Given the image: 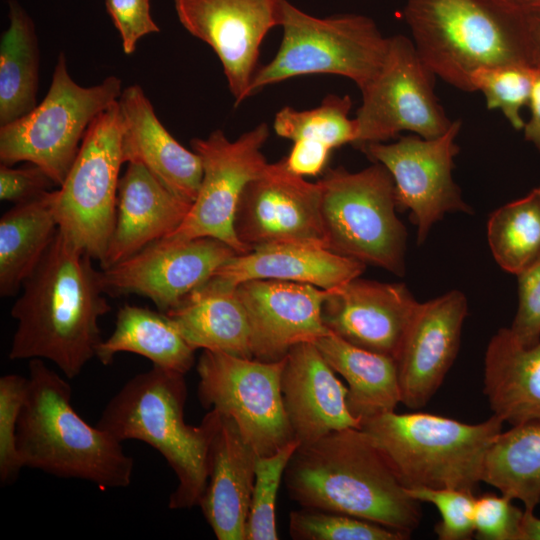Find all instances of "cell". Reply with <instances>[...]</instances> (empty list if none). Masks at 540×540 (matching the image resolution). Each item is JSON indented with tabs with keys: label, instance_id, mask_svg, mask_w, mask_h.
<instances>
[{
	"label": "cell",
	"instance_id": "1",
	"mask_svg": "<svg viewBox=\"0 0 540 540\" xmlns=\"http://www.w3.org/2000/svg\"><path fill=\"white\" fill-rule=\"evenodd\" d=\"M92 259L58 230L11 307L10 360H49L73 379L96 358L99 319L111 306Z\"/></svg>",
	"mask_w": 540,
	"mask_h": 540
},
{
	"label": "cell",
	"instance_id": "2",
	"mask_svg": "<svg viewBox=\"0 0 540 540\" xmlns=\"http://www.w3.org/2000/svg\"><path fill=\"white\" fill-rule=\"evenodd\" d=\"M284 481L302 507L350 515L408 536L421 510L388 461L362 429L346 428L300 445Z\"/></svg>",
	"mask_w": 540,
	"mask_h": 540
},
{
	"label": "cell",
	"instance_id": "3",
	"mask_svg": "<svg viewBox=\"0 0 540 540\" xmlns=\"http://www.w3.org/2000/svg\"><path fill=\"white\" fill-rule=\"evenodd\" d=\"M28 368L17 426L23 468L88 481L100 489L128 487L134 459L124 452L122 442L76 412L66 377L42 359L29 360Z\"/></svg>",
	"mask_w": 540,
	"mask_h": 540
},
{
	"label": "cell",
	"instance_id": "4",
	"mask_svg": "<svg viewBox=\"0 0 540 540\" xmlns=\"http://www.w3.org/2000/svg\"><path fill=\"white\" fill-rule=\"evenodd\" d=\"M184 375L157 366L135 375L108 401L96 423L120 442L142 441L162 455L178 480L170 509L198 505L207 483L210 443L221 418L211 409L200 425L185 422Z\"/></svg>",
	"mask_w": 540,
	"mask_h": 540
},
{
	"label": "cell",
	"instance_id": "5",
	"mask_svg": "<svg viewBox=\"0 0 540 540\" xmlns=\"http://www.w3.org/2000/svg\"><path fill=\"white\" fill-rule=\"evenodd\" d=\"M403 16L422 61L461 91L474 92L479 69L530 66L517 8L493 0H407Z\"/></svg>",
	"mask_w": 540,
	"mask_h": 540
},
{
	"label": "cell",
	"instance_id": "6",
	"mask_svg": "<svg viewBox=\"0 0 540 540\" xmlns=\"http://www.w3.org/2000/svg\"><path fill=\"white\" fill-rule=\"evenodd\" d=\"M492 415L475 424L425 412L389 411L361 422L405 488L473 492L482 482L486 454L502 432Z\"/></svg>",
	"mask_w": 540,
	"mask_h": 540
},
{
	"label": "cell",
	"instance_id": "7",
	"mask_svg": "<svg viewBox=\"0 0 540 540\" xmlns=\"http://www.w3.org/2000/svg\"><path fill=\"white\" fill-rule=\"evenodd\" d=\"M280 27V47L269 63L257 69L250 96L266 86L310 74L342 76L361 90L378 73L388 52L390 36L362 14L316 17L284 0Z\"/></svg>",
	"mask_w": 540,
	"mask_h": 540
},
{
	"label": "cell",
	"instance_id": "8",
	"mask_svg": "<svg viewBox=\"0 0 540 540\" xmlns=\"http://www.w3.org/2000/svg\"><path fill=\"white\" fill-rule=\"evenodd\" d=\"M319 182L328 249L402 276L407 231L396 215L389 171L378 162L357 172L339 166Z\"/></svg>",
	"mask_w": 540,
	"mask_h": 540
},
{
	"label": "cell",
	"instance_id": "9",
	"mask_svg": "<svg viewBox=\"0 0 540 540\" xmlns=\"http://www.w3.org/2000/svg\"><path fill=\"white\" fill-rule=\"evenodd\" d=\"M121 92V80L113 75L93 86L79 85L60 52L45 98L23 117L0 126L1 163L35 164L60 187L91 122L116 102Z\"/></svg>",
	"mask_w": 540,
	"mask_h": 540
},
{
	"label": "cell",
	"instance_id": "10",
	"mask_svg": "<svg viewBox=\"0 0 540 540\" xmlns=\"http://www.w3.org/2000/svg\"><path fill=\"white\" fill-rule=\"evenodd\" d=\"M121 135L117 100L91 122L63 184L54 190L58 230L99 261L115 223L119 172L124 164Z\"/></svg>",
	"mask_w": 540,
	"mask_h": 540
},
{
	"label": "cell",
	"instance_id": "11",
	"mask_svg": "<svg viewBox=\"0 0 540 540\" xmlns=\"http://www.w3.org/2000/svg\"><path fill=\"white\" fill-rule=\"evenodd\" d=\"M284 364L285 357L269 362L212 350L198 360L201 404L231 418L258 457L295 439L281 391Z\"/></svg>",
	"mask_w": 540,
	"mask_h": 540
},
{
	"label": "cell",
	"instance_id": "12",
	"mask_svg": "<svg viewBox=\"0 0 540 540\" xmlns=\"http://www.w3.org/2000/svg\"><path fill=\"white\" fill-rule=\"evenodd\" d=\"M434 73L417 53L411 38L389 37L384 63L362 88V103L354 117L357 148L387 142L401 132L435 138L452 124L435 94Z\"/></svg>",
	"mask_w": 540,
	"mask_h": 540
},
{
	"label": "cell",
	"instance_id": "13",
	"mask_svg": "<svg viewBox=\"0 0 540 540\" xmlns=\"http://www.w3.org/2000/svg\"><path fill=\"white\" fill-rule=\"evenodd\" d=\"M269 135L268 125L260 123L235 140L220 129L207 138H193L191 149L202 163L201 185L183 222L163 239L178 242L212 237L238 254L250 252L235 233L234 218L245 187L268 165L262 148Z\"/></svg>",
	"mask_w": 540,
	"mask_h": 540
},
{
	"label": "cell",
	"instance_id": "14",
	"mask_svg": "<svg viewBox=\"0 0 540 540\" xmlns=\"http://www.w3.org/2000/svg\"><path fill=\"white\" fill-rule=\"evenodd\" d=\"M461 127L458 119L435 138L413 134L400 136L391 143L359 147L370 160L382 164L391 174L397 207L410 210L412 222L417 226L418 244L425 241L431 227L446 213L472 212L452 177L454 158L460 150L456 139Z\"/></svg>",
	"mask_w": 540,
	"mask_h": 540
},
{
	"label": "cell",
	"instance_id": "15",
	"mask_svg": "<svg viewBox=\"0 0 540 540\" xmlns=\"http://www.w3.org/2000/svg\"><path fill=\"white\" fill-rule=\"evenodd\" d=\"M235 233L249 250L276 245L327 247L322 187L268 163L245 187L235 213Z\"/></svg>",
	"mask_w": 540,
	"mask_h": 540
},
{
	"label": "cell",
	"instance_id": "16",
	"mask_svg": "<svg viewBox=\"0 0 540 540\" xmlns=\"http://www.w3.org/2000/svg\"><path fill=\"white\" fill-rule=\"evenodd\" d=\"M236 254L228 244L212 237L178 242L161 239L102 269L101 284L110 296L146 297L166 313Z\"/></svg>",
	"mask_w": 540,
	"mask_h": 540
},
{
	"label": "cell",
	"instance_id": "17",
	"mask_svg": "<svg viewBox=\"0 0 540 540\" xmlns=\"http://www.w3.org/2000/svg\"><path fill=\"white\" fill-rule=\"evenodd\" d=\"M284 0H174L179 22L219 58L234 105L250 97L260 46L281 26Z\"/></svg>",
	"mask_w": 540,
	"mask_h": 540
},
{
	"label": "cell",
	"instance_id": "18",
	"mask_svg": "<svg viewBox=\"0 0 540 540\" xmlns=\"http://www.w3.org/2000/svg\"><path fill=\"white\" fill-rule=\"evenodd\" d=\"M467 316L465 295L452 290L418 304L396 357L401 403L424 407L454 363Z\"/></svg>",
	"mask_w": 540,
	"mask_h": 540
},
{
	"label": "cell",
	"instance_id": "19",
	"mask_svg": "<svg viewBox=\"0 0 540 540\" xmlns=\"http://www.w3.org/2000/svg\"><path fill=\"white\" fill-rule=\"evenodd\" d=\"M419 302L403 283L353 278L328 290L326 328L345 341L396 359Z\"/></svg>",
	"mask_w": 540,
	"mask_h": 540
},
{
	"label": "cell",
	"instance_id": "20",
	"mask_svg": "<svg viewBox=\"0 0 540 540\" xmlns=\"http://www.w3.org/2000/svg\"><path fill=\"white\" fill-rule=\"evenodd\" d=\"M251 328L253 358L278 361L301 342L330 333L322 319L328 290L310 284L249 280L236 286Z\"/></svg>",
	"mask_w": 540,
	"mask_h": 540
},
{
	"label": "cell",
	"instance_id": "21",
	"mask_svg": "<svg viewBox=\"0 0 540 540\" xmlns=\"http://www.w3.org/2000/svg\"><path fill=\"white\" fill-rule=\"evenodd\" d=\"M335 373L314 342L296 344L285 356L283 404L300 445L311 444L334 431L361 428L347 406L348 388Z\"/></svg>",
	"mask_w": 540,
	"mask_h": 540
},
{
	"label": "cell",
	"instance_id": "22",
	"mask_svg": "<svg viewBox=\"0 0 540 540\" xmlns=\"http://www.w3.org/2000/svg\"><path fill=\"white\" fill-rule=\"evenodd\" d=\"M118 104L123 162L144 165L167 189L192 204L203 175L198 154L168 132L138 84L122 90Z\"/></svg>",
	"mask_w": 540,
	"mask_h": 540
},
{
	"label": "cell",
	"instance_id": "23",
	"mask_svg": "<svg viewBox=\"0 0 540 540\" xmlns=\"http://www.w3.org/2000/svg\"><path fill=\"white\" fill-rule=\"evenodd\" d=\"M127 164L118 183L115 223L101 269L168 236L180 226L192 205L167 189L144 165Z\"/></svg>",
	"mask_w": 540,
	"mask_h": 540
},
{
	"label": "cell",
	"instance_id": "24",
	"mask_svg": "<svg viewBox=\"0 0 540 540\" xmlns=\"http://www.w3.org/2000/svg\"><path fill=\"white\" fill-rule=\"evenodd\" d=\"M257 458L235 422L221 414L209 447L207 483L198 503L218 540H245Z\"/></svg>",
	"mask_w": 540,
	"mask_h": 540
},
{
	"label": "cell",
	"instance_id": "25",
	"mask_svg": "<svg viewBox=\"0 0 540 540\" xmlns=\"http://www.w3.org/2000/svg\"><path fill=\"white\" fill-rule=\"evenodd\" d=\"M366 265L322 247L276 245L236 254L209 281L236 287L249 280H279L330 290L361 276Z\"/></svg>",
	"mask_w": 540,
	"mask_h": 540
},
{
	"label": "cell",
	"instance_id": "26",
	"mask_svg": "<svg viewBox=\"0 0 540 540\" xmlns=\"http://www.w3.org/2000/svg\"><path fill=\"white\" fill-rule=\"evenodd\" d=\"M483 392L503 422L540 419V341L526 346L510 328H500L485 352Z\"/></svg>",
	"mask_w": 540,
	"mask_h": 540
},
{
	"label": "cell",
	"instance_id": "27",
	"mask_svg": "<svg viewBox=\"0 0 540 540\" xmlns=\"http://www.w3.org/2000/svg\"><path fill=\"white\" fill-rule=\"evenodd\" d=\"M165 314L193 349L253 358L250 323L236 287L208 280Z\"/></svg>",
	"mask_w": 540,
	"mask_h": 540
},
{
	"label": "cell",
	"instance_id": "28",
	"mask_svg": "<svg viewBox=\"0 0 540 540\" xmlns=\"http://www.w3.org/2000/svg\"><path fill=\"white\" fill-rule=\"evenodd\" d=\"M331 368L347 382V406L360 421L394 411L401 403L394 357L357 347L329 333L314 341Z\"/></svg>",
	"mask_w": 540,
	"mask_h": 540
},
{
	"label": "cell",
	"instance_id": "29",
	"mask_svg": "<svg viewBox=\"0 0 540 540\" xmlns=\"http://www.w3.org/2000/svg\"><path fill=\"white\" fill-rule=\"evenodd\" d=\"M54 190L16 204L0 219V295L15 296L33 273L57 232Z\"/></svg>",
	"mask_w": 540,
	"mask_h": 540
},
{
	"label": "cell",
	"instance_id": "30",
	"mask_svg": "<svg viewBox=\"0 0 540 540\" xmlns=\"http://www.w3.org/2000/svg\"><path fill=\"white\" fill-rule=\"evenodd\" d=\"M121 352L141 355L153 366L185 374L194 363L195 349L165 313L125 304L117 312L112 334L99 344L96 358L107 366Z\"/></svg>",
	"mask_w": 540,
	"mask_h": 540
},
{
	"label": "cell",
	"instance_id": "31",
	"mask_svg": "<svg viewBox=\"0 0 540 540\" xmlns=\"http://www.w3.org/2000/svg\"><path fill=\"white\" fill-rule=\"evenodd\" d=\"M9 26L0 41V126L37 105L40 51L35 24L17 0H8Z\"/></svg>",
	"mask_w": 540,
	"mask_h": 540
},
{
	"label": "cell",
	"instance_id": "32",
	"mask_svg": "<svg viewBox=\"0 0 540 540\" xmlns=\"http://www.w3.org/2000/svg\"><path fill=\"white\" fill-rule=\"evenodd\" d=\"M482 482L520 500L524 510L540 503V419L501 432L484 461Z\"/></svg>",
	"mask_w": 540,
	"mask_h": 540
},
{
	"label": "cell",
	"instance_id": "33",
	"mask_svg": "<svg viewBox=\"0 0 540 540\" xmlns=\"http://www.w3.org/2000/svg\"><path fill=\"white\" fill-rule=\"evenodd\" d=\"M487 240L497 264L518 275L540 257V187L496 209Z\"/></svg>",
	"mask_w": 540,
	"mask_h": 540
},
{
	"label": "cell",
	"instance_id": "34",
	"mask_svg": "<svg viewBox=\"0 0 540 540\" xmlns=\"http://www.w3.org/2000/svg\"><path fill=\"white\" fill-rule=\"evenodd\" d=\"M352 100L349 95H327L322 103L313 109L296 110L285 106L275 115L274 132L293 141L311 140L323 143L332 150L345 144H353L357 139V125L349 117Z\"/></svg>",
	"mask_w": 540,
	"mask_h": 540
},
{
	"label": "cell",
	"instance_id": "35",
	"mask_svg": "<svg viewBox=\"0 0 540 540\" xmlns=\"http://www.w3.org/2000/svg\"><path fill=\"white\" fill-rule=\"evenodd\" d=\"M300 446L293 439L275 453L258 457L245 540H277L276 500L286 467Z\"/></svg>",
	"mask_w": 540,
	"mask_h": 540
},
{
	"label": "cell",
	"instance_id": "36",
	"mask_svg": "<svg viewBox=\"0 0 540 540\" xmlns=\"http://www.w3.org/2000/svg\"><path fill=\"white\" fill-rule=\"evenodd\" d=\"M535 69L526 64H507L474 72L471 84L481 92L490 110H499L515 130H523L521 110L528 105Z\"/></svg>",
	"mask_w": 540,
	"mask_h": 540
},
{
	"label": "cell",
	"instance_id": "37",
	"mask_svg": "<svg viewBox=\"0 0 540 540\" xmlns=\"http://www.w3.org/2000/svg\"><path fill=\"white\" fill-rule=\"evenodd\" d=\"M289 532L297 540H403L408 535L346 514L303 507L292 511Z\"/></svg>",
	"mask_w": 540,
	"mask_h": 540
},
{
	"label": "cell",
	"instance_id": "38",
	"mask_svg": "<svg viewBox=\"0 0 540 540\" xmlns=\"http://www.w3.org/2000/svg\"><path fill=\"white\" fill-rule=\"evenodd\" d=\"M418 502L434 505L441 519L434 531L440 540H468L474 536L473 513L476 497L473 492L451 488H405Z\"/></svg>",
	"mask_w": 540,
	"mask_h": 540
},
{
	"label": "cell",
	"instance_id": "39",
	"mask_svg": "<svg viewBox=\"0 0 540 540\" xmlns=\"http://www.w3.org/2000/svg\"><path fill=\"white\" fill-rule=\"evenodd\" d=\"M27 377L7 374L0 378V482L12 484L23 468L17 449V426L24 403Z\"/></svg>",
	"mask_w": 540,
	"mask_h": 540
},
{
	"label": "cell",
	"instance_id": "40",
	"mask_svg": "<svg viewBox=\"0 0 540 540\" xmlns=\"http://www.w3.org/2000/svg\"><path fill=\"white\" fill-rule=\"evenodd\" d=\"M513 499L486 493L475 500L474 535L481 540H518L523 512Z\"/></svg>",
	"mask_w": 540,
	"mask_h": 540
},
{
	"label": "cell",
	"instance_id": "41",
	"mask_svg": "<svg viewBox=\"0 0 540 540\" xmlns=\"http://www.w3.org/2000/svg\"><path fill=\"white\" fill-rule=\"evenodd\" d=\"M518 307L510 330L526 346L540 341V257L517 275Z\"/></svg>",
	"mask_w": 540,
	"mask_h": 540
},
{
	"label": "cell",
	"instance_id": "42",
	"mask_svg": "<svg viewBox=\"0 0 540 540\" xmlns=\"http://www.w3.org/2000/svg\"><path fill=\"white\" fill-rule=\"evenodd\" d=\"M105 5L126 55L135 52L142 37L160 31L151 16L150 0H105Z\"/></svg>",
	"mask_w": 540,
	"mask_h": 540
},
{
	"label": "cell",
	"instance_id": "43",
	"mask_svg": "<svg viewBox=\"0 0 540 540\" xmlns=\"http://www.w3.org/2000/svg\"><path fill=\"white\" fill-rule=\"evenodd\" d=\"M57 185L39 166L0 164V199L16 204L32 201L54 190Z\"/></svg>",
	"mask_w": 540,
	"mask_h": 540
},
{
	"label": "cell",
	"instance_id": "44",
	"mask_svg": "<svg viewBox=\"0 0 540 540\" xmlns=\"http://www.w3.org/2000/svg\"><path fill=\"white\" fill-rule=\"evenodd\" d=\"M331 151L320 142L296 140L283 161L287 169L298 176H317L325 172Z\"/></svg>",
	"mask_w": 540,
	"mask_h": 540
},
{
	"label": "cell",
	"instance_id": "45",
	"mask_svg": "<svg viewBox=\"0 0 540 540\" xmlns=\"http://www.w3.org/2000/svg\"><path fill=\"white\" fill-rule=\"evenodd\" d=\"M517 9L523 27L529 64L534 69H540V0Z\"/></svg>",
	"mask_w": 540,
	"mask_h": 540
},
{
	"label": "cell",
	"instance_id": "46",
	"mask_svg": "<svg viewBox=\"0 0 540 540\" xmlns=\"http://www.w3.org/2000/svg\"><path fill=\"white\" fill-rule=\"evenodd\" d=\"M528 106L530 118L523 127L524 138L540 151V69H535Z\"/></svg>",
	"mask_w": 540,
	"mask_h": 540
},
{
	"label": "cell",
	"instance_id": "47",
	"mask_svg": "<svg viewBox=\"0 0 540 540\" xmlns=\"http://www.w3.org/2000/svg\"><path fill=\"white\" fill-rule=\"evenodd\" d=\"M518 540H540V517L534 511L524 510Z\"/></svg>",
	"mask_w": 540,
	"mask_h": 540
},
{
	"label": "cell",
	"instance_id": "48",
	"mask_svg": "<svg viewBox=\"0 0 540 540\" xmlns=\"http://www.w3.org/2000/svg\"><path fill=\"white\" fill-rule=\"evenodd\" d=\"M498 3L513 7V8H521L524 6H527L529 4L535 3L539 0H493Z\"/></svg>",
	"mask_w": 540,
	"mask_h": 540
}]
</instances>
